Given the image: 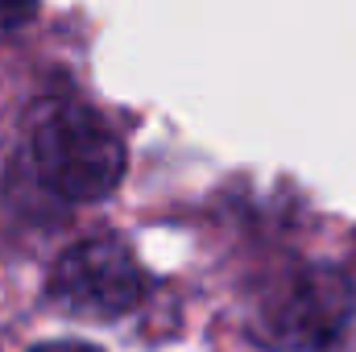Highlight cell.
I'll return each instance as SVG.
<instances>
[{"label":"cell","instance_id":"1","mask_svg":"<svg viewBox=\"0 0 356 352\" xmlns=\"http://www.w3.org/2000/svg\"><path fill=\"white\" fill-rule=\"evenodd\" d=\"M25 162L46 195L63 203H95L112 195L124 175V145L91 108L54 99L29 120Z\"/></svg>","mask_w":356,"mask_h":352},{"label":"cell","instance_id":"3","mask_svg":"<svg viewBox=\"0 0 356 352\" xmlns=\"http://www.w3.org/2000/svg\"><path fill=\"white\" fill-rule=\"evenodd\" d=\"M353 315V286L336 269H307L273 303L269 332L286 349H323Z\"/></svg>","mask_w":356,"mask_h":352},{"label":"cell","instance_id":"2","mask_svg":"<svg viewBox=\"0 0 356 352\" xmlns=\"http://www.w3.org/2000/svg\"><path fill=\"white\" fill-rule=\"evenodd\" d=\"M46 294L79 319H116L133 311L145 294V273L129 245L112 237H91L71 245L46 282Z\"/></svg>","mask_w":356,"mask_h":352},{"label":"cell","instance_id":"5","mask_svg":"<svg viewBox=\"0 0 356 352\" xmlns=\"http://www.w3.org/2000/svg\"><path fill=\"white\" fill-rule=\"evenodd\" d=\"M33 352H95L91 344H75V340H54V344H42Z\"/></svg>","mask_w":356,"mask_h":352},{"label":"cell","instance_id":"4","mask_svg":"<svg viewBox=\"0 0 356 352\" xmlns=\"http://www.w3.org/2000/svg\"><path fill=\"white\" fill-rule=\"evenodd\" d=\"M38 13V0H0V29H17Z\"/></svg>","mask_w":356,"mask_h":352}]
</instances>
